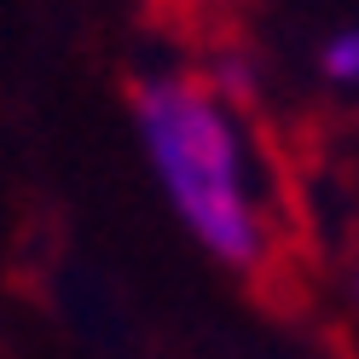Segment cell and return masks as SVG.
I'll use <instances>...</instances> for the list:
<instances>
[{"label": "cell", "instance_id": "obj_1", "mask_svg": "<svg viewBox=\"0 0 359 359\" xmlns=\"http://www.w3.org/2000/svg\"><path fill=\"white\" fill-rule=\"evenodd\" d=\"M133 122L186 232L215 261L255 273L266 261V215L220 93L197 76H145L133 87Z\"/></svg>", "mask_w": 359, "mask_h": 359}, {"label": "cell", "instance_id": "obj_2", "mask_svg": "<svg viewBox=\"0 0 359 359\" xmlns=\"http://www.w3.org/2000/svg\"><path fill=\"white\" fill-rule=\"evenodd\" d=\"M325 76L330 81H359V29H336L325 41Z\"/></svg>", "mask_w": 359, "mask_h": 359}]
</instances>
